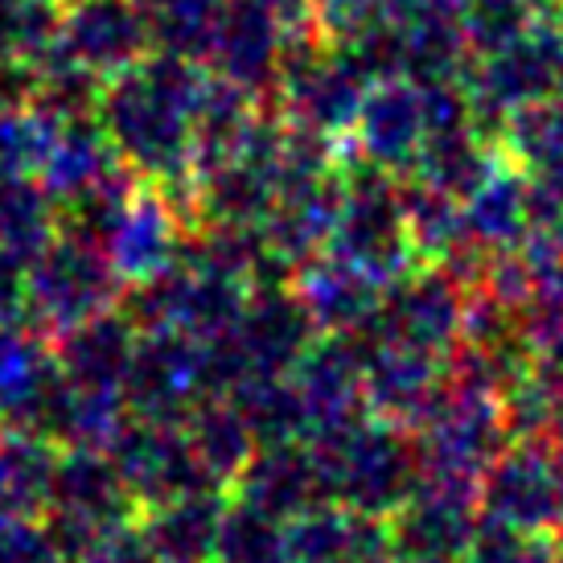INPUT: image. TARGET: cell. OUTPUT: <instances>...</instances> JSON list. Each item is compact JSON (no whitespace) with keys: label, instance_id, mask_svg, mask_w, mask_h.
<instances>
[{"label":"cell","instance_id":"5b68a950","mask_svg":"<svg viewBox=\"0 0 563 563\" xmlns=\"http://www.w3.org/2000/svg\"><path fill=\"white\" fill-rule=\"evenodd\" d=\"M506 148L527 181H563V91L539 95L510 111Z\"/></svg>","mask_w":563,"mask_h":563},{"label":"cell","instance_id":"7c38bea8","mask_svg":"<svg viewBox=\"0 0 563 563\" xmlns=\"http://www.w3.org/2000/svg\"><path fill=\"white\" fill-rule=\"evenodd\" d=\"M560 437V444H555V453H551V461H555V473H560V485H563V428L555 432Z\"/></svg>","mask_w":563,"mask_h":563},{"label":"cell","instance_id":"4fadbf2b","mask_svg":"<svg viewBox=\"0 0 563 563\" xmlns=\"http://www.w3.org/2000/svg\"><path fill=\"white\" fill-rule=\"evenodd\" d=\"M555 563H563V548H555Z\"/></svg>","mask_w":563,"mask_h":563},{"label":"cell","instance_id":"30bf717a","mask_svg":"<svg viewBox=\"0 0 563 563\" xmlns=\"http://www.w3.org/2000/svg\"><path fill=\"white\" fill-rule=\"evenodd\" d=\"M473 227L489 243H510L522 231H531V206H527V181L518 177H485L473 189Z\"/></svg>","mask_w":563,"mask_h":563},{"label":"cell","instance_id":"5bb4252c","mask_svg":"<svg viewBox=\"0 0 563 563\" xmlns=\"http://www.w3.org/2000/svg\"><path fill=\"white\" fill-rule=\"evenodd\" d=\"M560 42H563V37H560Z\"/></svg>","mask_w":563,"mask_h":563},{"label":"cell","instance_id":"7a4b0ae2","mask_svg":"<svg viewBox=\"0 0 563 563\" xmlns=\"http://www.w3.org/2000/svg\"><path fill=\"white\" fill-rule=\"evenodd\" d=\"M485 510L494 522L531 534H551L563 527V485L548 449L522 444L515 453L494 456L485 477Z\"/></svg>","mask_w":563,"mask_h":563},{"label":"cell","instance_id":"277c9868","mask_svg":"<svg viewBox=\"0 0 563 563\" xmlns=\"http://www.w3.org/2000/svg\"><path fill=\"white\" fill-rule=\"evenodd\" d=\"M482 103L485 108L510 111L531 103L539 95L563 87V42L560 37H531L518 33L515 42L494 49L489 66L482 70Z\"/></svg>","mask_w":563,"mask_h":563},{"label":"cell","instance_id":"8992f818","mask_svg":"<svg viewBox=\"0 0 563 563\" xmlns=\"http://www.w3.org/2000/svg\"><path fill=\"white\" fill-rule=\"evenodd\" d=\"M473 539V518H470V498L456 489V482L449 485V494H437L428 501H416L404 515L399 527V543H404L416 560H461Z\"/></svg>","mask_w":563,"mask_h":563},{"label":"cell","instance_id":"6da1fadb","mask_svg":"<svg viewBox=\"0 0 563 563\" xmlns=\"http://www.w3.org/2000/svg\"><path fill=\"white\" fill-rule=\"evenodd\" d=\"M198 99V79L169 66L161 75V66L153 70H136L128 75L108 103V120L120 132V141L128 144V153L144 165H165L189 144L202 103Z\"/></svg>","mask_w":563,"mask_h":563},{"label":"cell","instance_id":"9c48e42d","mask_svg":"<svg viewBox=\"0 0 563 563\" xmlns=\"http://www.w3.org/2000/svg\"><path fill=\"white\" fill-rule=\"evenodd\" d=\"M387 551V539L371 534L366 527H345L342 518H317L305 522L292 543H284V555L292 563H378Z\"/></svg>","mask_w":563,"mask_h":563},{"label":"cell","instance_id":"8fae6325","mask_svg":"<svg viewBox=\"0 0 563 563\" xmlns=\"http://www.w3.org/2000/svg\"><path fill=\"white\" fill-rule=\"evenodd\" d=\"M461 563H555V548L548 543V534L494 522L489 531L473 534Z\"/></svg>","mask_w":563,"mask_h":563},{"label":"cell","instance_id":"52a82bcc","mask_svg":"<svg viewBox=\"0 0 563 563\" xmlns=\"http://www.w3.org/2000/svg\"><path fill=\"white\" fill-rule=\"evenodd\" d=\"M342 489L362 506L399 501L407 489V461L391 437H354L342 453Z\"/></svg>","mask_w":563,"mask_h":563},{"label":"cell","instance_id":"3957f363","mask_svg":"<svg viewBox=\"0 0 563 563\" xmlns=\"http://www.w3.org/2000/svg\"><path fill=\"white\" fill-rule=\"evenodd\" d=\"M506 411L489 391H465L444 399L437 423H432V453L444 461V470L453 482L470 477L477 470H489L501 449V432H506Z\"/></svg>","mask_w":563,"mask_h":563},{"label":"cell","instance_id":"ba28073f","mask_svg":"<svg viewBox=\"0 0 563 563\" xmlns=\"http://www.w3.org/2000/svg\"><path fill=\"white\" fill-rule=\"evenodd\" d=\"M169 501L173 506L161 515V522L173 531H153V551L165 563H202L210 551L219 548L222 510L210 498H198V494H177Z\"/></svg>","mask_w":563,"mask_h":563}]
</instances>
